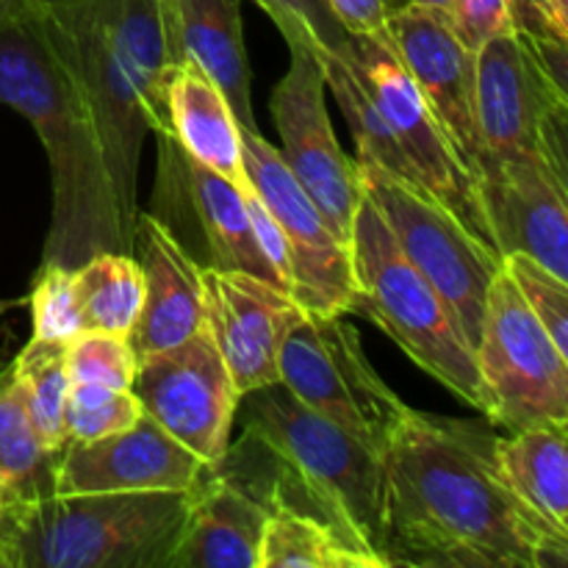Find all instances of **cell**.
Returning a JSON list of instances; mask_svg holds the SVG:
<instances>
[{"label":"cell","mask_w":568,"mask_h":568,"mask_svg":"<svg viewBox=\"0 0 568 568\" xmlns=\"http://www.w3.org/2000/svg\"><path fill=\"white\" fill-rule=\"evenodd\" d=\"M383 464L386 568L568 566V541L516 499L477 422L410 410Z\"/></svg>","instance_id":"cell-1"},{"label":"cell","mask_w":568,"mask_h":568,"mask_svg":"<svg viewBox=\"0 0 568 568\" xmlns=\"http://www.w3.org/2000/svg\"><path fill=\"white\" fill-rule=\"evenodd\" d=\"M0 103L31 122L48 155L53 211L42 264L75 270L103 250L133 255L94 116L37 0L0 26Z\"/></svg>","instance_id":"cell-2"},{"label":"cell","mask_w":568,"mask_h":568,"mask_svg":"<svg viewBox=\"0 0 568 568\" xmlns=\"http://www.w3.org/2000/svg\"><path fill=\"white\" fill-rule=\"evenodd\" d=\"M44 28L75 75L98 125L133 242L139 216V159L148 133H170L164 78L181 61L161 0H37Z\"/></svg>","instance_id":"cell-3"},{"label":"cell","mask_w":568,"mask_h":568,"mask_svg":"<svg viewBox=\"0 0 568 568\" xmlns=\"http://www.w3.org/2000/svg\"><path fill=\"white\" fill-rule=\"evenodd\" d=\"M244 436L220 469L253 488L266 508L316 516L349 547L383 560L386 464L325 416L305 408L281 381L239 397Z\"/></svg>","instance_id":"cell-4"},{"label":"cell","mask_w":568,"mask_h":568,"mask_svg":"<svg viewBox=\"0 0 568 568\" xmlns=\"http://www.w3.org/2000/svg\"><path fill=\"white\" fill-rule=\"evenodd\" d=\"M194 491L50 494L17 505L6 568H166Z\"/></svg>","instance_id":"cell-5"},{"label":"cell","mask_w":568,"mask_h":568,"mask_svg":"<svg viewBox=\"0 0 568 568\" xmlns=\"http://www.w3.org/2000/svg\"><path fill=\"white\" fill-rule=\"evenodd\" d=\"M355 314H364L447 392L477 410H486L475 347L464 325L436 292L427 277L405 258L392 231L369 200H361L355 211L353 233Z\"/></svg>","instance_id":"cell-6"},{"label":"cell","mask_w":568,"mask_h":568,"mask_svg":"<svg viewBox=\"0 0 568 568\" xmlns=\"http://www.w3.org/2000/svg\"><path fill=\"white\" fill-rule=\"evenodd\" d=\"M277 377L305 408L381 458L414 410L377 375L344 314H314L297 305L277 353Z\"/></svg>","instance_id":"cell-7"},{"label":"cell","mask_w":568,"mask_h":568,"mask_svg":"<svg viewBox=\"0 0 568 568\" xmlns=\"http://www.w3.org/2000/svg\"><path fill=\"white\" fill-rule=\"evenodd\" d=\"M475 114L480 161L538 153L568 170L566 48L519 28L483 44L475 67Z\"/></svg>","instance_id":"cell-8"},{"label":"cell","mask_w":568,"mask_h":568,"mask_svg":"<svg viewBox=\"0 0 568 568\" xmlns=\"http://www.w3.org/2000/svg\"><path fill=\"white\" fill-rule=\"evenodd\" d=\"M486 410L508 433L568 425V355L527 308L508 272L494 275L475 344Z\"/></svg>","instance_id":"cell-9"},{"label":"cell","mask_w":568,"mask_h":568,"mask_svg":"<svg viewBox=\"0 0 568 568\" xmlns=\"http://www.w3.org/2000/svg\"><path fill=\"white\" fill-rule=\"evenodd\" d=\"M355 164L364 197L375 205L405 258L447 300L475 347L488 286L503 270V255L486 247L422 186L399 181L361 155Z\"/></svg>","instance_id":"cell-10"},{"label":"cell","mask_w":568,"mask_h":568,"mask_svg":"<svg viewBox=\"0 0 568 568\" xmlns=\"http://www.w3.org/2000/svg\"><path fill=\"white\" fill-rule=\"evenodd\" d=\"M375 98L419 186L499 255L480 186L458 144L419 92L388 39L347 37L338 50Z\"/></svg>","instance_id":"cell-11"},{"label":"cell","mask_w":568,"mask_h":568,"mask_svg":"<svg viewBox=\"0 0 568 568\" xmlns=\"http://www.w3.org/2000/svg\"><path fill=\"white\" fill-rule=\"evenodd\" d=\"M133 392L150 419L211 471L220 469L231 449L239 394L205 322L186 342L142 355Z\"/></svg>","instance_id":"cell-12"},{"label":"cell","mask_w":568,"mask_h":568,"mask_svg":"<svg viewBox=\"0 0 568 568\" xmlns=\"http://www.w3.org/2000/svg\"><path fill=\"white\" fill-rule=\"evenodd\" d=\"M247 181L281 225L292 261V300L314 314H355V270L349 244L333 233L297 178L261 131L242 128Z\"/></svg>","instance_id":"cell-13"},{"label":"cell","mask_w":568,"mask_h":568,"mask_svg":"<svg viewBox=\"0 0 568 568\" xmlns=\"http://www.w3.org/2000/svg\"><path fill=\"white\" fill-rule=\"evenodd\" d=\"M286 44L292 59L270 100L272 120L281 133V155L333 233L349 244L355 211L364 200L358 164L347 159L333 133L320 55L300 42Z\"/></svg>","instance_id":"cell-14"},{"label":"cell","mask_w":568,"mask_h":568,"mask_svg":"<svg viewBox=\"0 0 568 568\" xmlns=\"http://www.w3.org/2000/svg\"><path fill=\"white\" fill-rule=\"evenodd\" d=\"M477 186L499 255L525 253L568 281V170L538 153L486 155Z\"/></svg>","instance_id":"cell-15"},{"label":"cell","mask_w":568,"mask_h":568,"mask_svg":"<svg viewBox=\"0 0 568 568\" xmlns=\"http://www.w3.org/2000/svg\"><path fill=\"white\" fill-rule=\"evenodd\" d=\"M209 466L148 414L128 430L67 442L55 458L53 494L194 491Z\"/></svg>","instance_id":"cell-16"},{"label":"cell","mask_w":568,"mask_h":568,"mask_svg":"<svg viewBox=\"0 0 568 568\" xmlns=\"http://www.w3.org/2000/svg\"><path fill=\"white\" fill-rule=\"evenodd\" d=\"M388 42L477 178L483 155L475 114L477 53L466 48L447 11L408 0L388 14Z\"/></svg>","instance_id":"cell-17"},{"label":"cell","mask_w":568,"mask_h":568,"mask_svg":"<svg viewBox=\"0 0 568 568\" xmlns=\"http://www.w3.org/2000/svg\"><path fill=\"white\" fill-rule=\"evenodd\" d=\"M203 322L239 397L277 383V353L294 303L283 288L247 272L203 266Z\"/></svg>","instance_id":"cell-18"},{"label":"cell","mask_w":568,"mask_h":568,"mask_svg":"<svg viewBox=\"0 0 568 568\" xmlns=\"http://www.w3.org/2000/svg\"><path fill=\"white\" fill-rule=\"evenodd\" d=\"M133 258L142 266L144 297L131 331L136 358L186 342L203 327V266L186 253L170 225L139 211Z\"/></svg>","instance_id":"cell-19"},{"label":"cell","mask_w":568,"mask_h":568,"mask_svg":"<svg viewBox=\"0 0 568 568\" xmlns=\"http://www.w3.org/2000/svg\"><path fill=\"white\" fill-rule=\"evenodd\" d=\"M270 508L231 471L216 469L194 488L186 525L166 568H261Z\"/></svg>","instance_id":"cell-20"},{"label":"cell","mask_w":568,"mask_h":568,"mask_svg":"<svg viewBox=\"0 0 568 568\" xmlns=\"http://www.w3.org/2000/svg\"><path fill=\"white\" fill-rule=\"evenodd\" d=\"M170 39L220 87L233 116L258 131L250 100V67L242 33V0H161Z\"/></svg>","instance_id":"cell-21"},{"label":"cell","mask_w":568,"mask_h":568,"mask_svg":"<svg viewBox=\"0 0 568 568\" xmlns=\"http://www.w3.org/2000/svg\"><path fill=\"white\" fill-rule=\"evenodd\" d=\"M170 136L178 148L205 170L216 172L233 186H247L242 155V125L233 116L225 94L194 61L170 64L164 78Z\"/></svg>","instance_id":"cell-22"},{"label":"cell","mask_w":568,"mask_h":568,"mask_svg":"<svg viewBox=\"0 0 568 568\" xmlns=\"http://www.w3.org/2000/svg\"><path fill=\"white\" fill-rule=\"evenodd\" d=\"M155 139H159V155L172 166L178 186L186 194L189 205H192L194 216H197V225L203 231L205 244H209V266L247 272V275H255L258 281L283 288L277 275L270 270L264 255H261L258 244H255L242 192L231 181H225L216 172L205 170L197 161L189 159L170 133H155Z\"/></svg>","instance_id":"cell-23"},{"label":"cell","mask_w":568,"mask_h":568,"mask_svg":"<svg viewBox=\"0 0 568 568\" xmlns=\"http://www.w3.org/2000/svg\"><path fill=\"white\" fill-rule=\"evenodd\" d=\"M497 464L521 505L568 541V425H536L497 436Z\"/></svg>","instance_id":"cell-24"},{"label":"cell","mask_w":568,"mask_h":568,"mask_svg":"<svg viewBox=\"0 0 568 568\" xmlns=\"http://www.w3.org/2000/svg\"><path fill=\"white\" fill-rule=\"evenodd\" d=\"M83 331L120 333L131 338L144 297L142 266L131 253L103 250L72 270Z\"/></svg>","instance_id":"cell-25"},{"label":"cell","mask_w":568,"mask_h":568,"mask_svg":"<svg viewBox=\"0 0 568 568\" xmlns=\"http://www.w3.org/2000/svg\"><path fill=\"white\" fill-rule=\"evenodd\" d=\"M261 568H381V564L349 547L316 516L272 505L261 541Z\"/></svg>","instance_id":"cell-26"},{"label":"cell","mask_w":568,"mask_h":568,"mask_svg":"<svg viewBox=\"0 0 568 568\" xmlns=\"http://www.w3.org/2000/svg\"><path fill=\"white\" fill-rule=\"evenodd\" d=\"M67 342H39L31 338L9 364L11 377L26 403L28 419L44 449L59 455L67 444L64 405L70 394V375L64 361Z\"/></svg>","instance_id":"cell-27"},{"label":"cell","mask_w":568,"mask_h":568,"mask_svg":"<svg viewBox=\"0 0 568 568\" xmlns=\"http://www.w3.org/2000/svg\"><path fill=\"white\" fill-rule=\"evenodd\" d=\"M320 64L322 72H325V87L331 89L336 103L342 105L344 116H347L349 128H353L361 159L375 161L377 166L392 172L399 181L416 183V186H419L408 159H405L403 148H399L397 136H394V131L388 128L386 116L377 109L375 98H372L369 89L364 87L358 72L349 67V61L344 59L342 53H325L320 55Z\"/></svg>","instance_id":"cell-28"},{"label":"cell","mask_w":568,"mask_h":568,"mask_svg":"<svg viewBox=\"0 0 568 568\" xmlns=\"http://www.w3.org/2000/svg\"><path fill=\"white\" fill-rule=\"evenodd\" d=\"M55 458L59 455L44 449L39 442L20 388L6 364L0 372V477H6L22 499L50 497Z\"/></svg>","instance_id":"cell-29"},{"label":"cell","mask_w":568,"mask_h":568,"mask_svg":"<svg viewBox=\"0 0 568 568\" xmlns=\"http://www.w3.org/2000/svg\"><path fill=\"white\" fill-rule=\"evenodd\" d=\"M144 408L133 388H111L98 383H70L64 405L67 442H94L128 430L142 419Z\"/></svg>","instance_id":"cell-30"},{"label":"cell","mask_w":568,"mask_h":568,"mask_svg":"<svg viewBox=\"0 0 568 568\" xmlns=\"http://www.w3.org/2000/svg\"><path fill=\"white\" fill-rule=\"evenodd\" d=\"M70 383H98L111 388H133L136 381V349L120 333L81 331L64 347Z\"/></svg>","instance_id":"cell-31"},{"label":"cell","mask_w":568,"mask_h":568,"mask_svg":"<svg viewBox=\"0 0 568 568\" xmlns=\"http://www.w3.org/2000/svg\"><path fill=\"white\" fill-rule=\"evenodd\" d=\"M503 270L508 272L527 308L536 314L560 353L568 355V281L552 275L547 266L525 253L503 255Z\"/></svg>","instance_id":"cell-32"},{"label":"cell","mask_w":568,"mask_h":568,"mask_svg":"<svg viewBox=\"0 0 568 568\" xmlns=\"http://www.w3.org/2000/svg\"><path fill=\"white\" fill-rule=\"evenodd\" d=\"M31 338L39 342H70L81 333L72 270L55 264L39 266L31 288Z\"/></svg>","instance_id":"cell-33"},{"label":"cell","mask_w":568,"mask_h":568,"mask_svg":"<svg viewBox=\"0 0 568 568\" xmlns=\"http://www.w3.org/2000/svg\"><path fill=\"white\" fill-rule=\"evenodd\" d=\"M286 42H300L316 55L338 53L349 33L338 26L327 0H255Z\"/></svg>","instance_id":"cell-34"},{"label":"cell","mask_w":568,"mask_h":568,"mask_svg":"<svg viewBox=\"0 0 568 568\" xmlns=\"http://www.w3.org/2000/svg\"><path fill=\"white\" fill-rule=\"evenodd\" d=\"M519 0H453L449 20L469 50H480L494 37L516 31Z\"/></svg>","instance_id":"cell-35"},{"label":"cell","mask_w":568,"mask_h":568,"mask_svg":"<svg viewBox=\"0 0 568 568\" xmlns=\"http://www.w3.org/2000/svg\"><path fill=\"white\" fill-rule=\"evenodd\" d=\"M239 192H242L244 209H247V216H250V227H253V236H255V244H258L261 255H264L270 270L277 275L281 286L286 288V292H292V261H288V244H286V236H283L281 225H277L272 211L264 205V200L255 194L253 183L242 186ZM288 297H292V294H288Z\"/></svg>","instance_id":"cell-36"},{"label":"cell","mask_w":568,"mask_h":568,"mask_svg":"<svg viewBox=\"0 0 568 568\" xmlns=\"http://www.w3.org/2000/svg\"><path fill=\"white\" fill-rule=\"evenodd\" d=\"M516 28L527 31L541 42H568V0H519L516 9Z\"/></svg>","instance_id":"cell-37"},{"label":"cell","mask_w":568,"mask_h":568,"mask_svg":"<svg viewBox=\"0 0 568 568\" xmlns=\"http://www.w3.org/2000/svg\"><path fill=\"white\" fill-rule=\"evenodd\" d=\"M327 6L349 37L388 39V14L394 9L388 0H327Z\"/></svg>","instance_id":"cell-38"},{"label":"cell","mask_w":568,"mask_h":568,"mask_svg":"<svg viewBox=\"0 0 568 568\" xmlns=\"http://www.w3.org/2000/svg\"><path fill=\"white\" fill-rule=\"evenodd\" d=\"M20 503H26V499L17 494V488L11 486L6 477H0V547H3L6 532H9L11 519H14V510H17V505H20ZM0 558H3V555H0ZM3 564H6V560H3Z\"/></svg>","instance_id":"cell-39"},{"label":"cell","mask_w":568,"mask_h":568,"mask_svg":"<svg viewBox=\"0 0 568 568\" xmlns=\"http://www.w3.org/2000/svg\"><path fill=\"white\" fill-rule=\"evenodd\" d=\"M20 3L22 0H0V26H3V22L9 20L17 9H20Z\"/></svg>","instance_id":"cell-40"},{"label":"cell","mask_w":568,"mask_h":568,"mask_svg":"<svg viewBox=\"0 0 568 568\" xmlns=\"http://www.w3.org/2000/svg\"><path fill=\"white\" fill-rule=\"evenodd\" d=\"M408 3L430 6V9H438V11H447V14H449V6H453V0H408Z\"/></svg>","instance_id":"cell-41"},{"label":"cell","mask_w":568,"mask_h":568,"mask_svg":"<svg viewBox=\"0 0 568 568\" xmlns=\"http://www.w3.org/2000/svg\"><path fill=\"white\" fill-rule=\"evenodd\" d=\"M0 568H6V564H3V558H0Z\"/></svg>","instance_id":"cell-42"},{"label":"cell","mask_w":568,"mask_h":568,"mask_svg":"<svg viewBox=\"0 0 568 568\" xmlns=\"http://www.w3.org/2000/svg\"><path fill=\"white\" fill-rule=\"evenodd\" d=\"M6 369V364H0V372H3Z\"/></svg>","instance_id":"cell-43"}]
</instances>
